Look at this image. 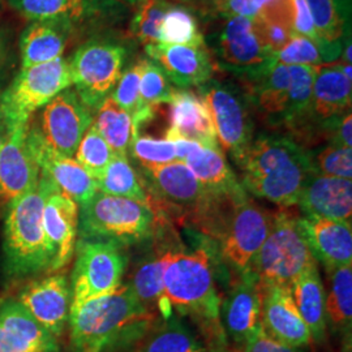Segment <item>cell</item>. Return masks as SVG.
Returning <instances> with one entry per match:
<instances>
[{
  "label": "cell",
  "instance_id": "28",
  "mask_svg": "<svg viewBox=\"0 0 352 352\" xmlns=\"http://www.w3.org/2000/svg\"><path fill=\"white\" fill-rule=\"evenodd\" d=\"M351 80L340 71L338 62L318 65L312 89L311 118L325 123L351 111Z\"/></svg>",
  "mask_w": 352,
  "mask_h": 352
},
{
  "label": "cell",
  "instance_id": "15",
  "mask_svg": "<svg viewBox=\"0 0 352 352\" xmlns=\"http://www.w3.org/2000/svg\"><path fill=\"white\" fill-rule=\"evenodd\" d=\"M171 222L162 223L154 238L146 241V248L136 261L131 279L126 282L140 302L162 318L173 315L164 289V253L171 235Z\"/></svg>",
  "mask_w": 352,
  "mask_h": 352
},
{
  "label": "cell",
  "instance_id": "33",
  "mask_svg": "<svg viewBox=\"0 0 352 352\" xmlns=\"http://www.w3.org/2000/svg\"><path fill=\"white\" fill-rule=\"evenodd\" d=\"M13 11L32 21L59 20L75 25L103 10V0H6Z\"/></svg>",
  "mask_w": 352,
  "mask_h": 352
},
{
  "label": "cell",
  "instance_id": "48",
  "mask_svg": "<svg viewBox=\"0 0 352 352\" xmlns=\"http://www.w3.org/2000/svg\"><path fill=\"white\" fill-rule=\"evenodd\" d=\"M327 131V138L330 145L351 149L352 146V115L351 111L343 113L338 118L321 123Z\"/></svg>",
  "mask_w": 352,
  "mask_h": 352
},
{
  "label": "cell",
  "instance_id": "14",
  "mask_svg": "<svg viewBox=\"0 0 352 352\" xmlns=\"http://www.w3.org/2000/svg\"><path fill=\"white\" fill-rule=\"evenodd\" d=\"M26 144L41 174L49 177L55 188L78 204V206L98 192L96 179L75 158L54 151L43 139L38 126H28Z\"/></svg>",
  "mask_w": 352,
  "mask_h": 352
},
{
  "label": "cell",
  "instance_id": "38",
  "mask_svg": "<svg viewBox=\"0 0 352 352\" xmlns=\"http://www.w3.org/2000/svg\"><path fill=\"white\" fill-rule=\"evenodd\" d=\"M93 126L109 144L115 155L128 157L131 142L133 139L132 116L123 110L111 97L102 102L97 110Z\"/></svg>",
  "mask_w": 352,
  "mask_h": 352
},
{
  "label": "cell",
  "instance_id": "24",
  "mask_svg": "<svg viewBox=\"0 0 352 352\" xmlns=\"http://www.w3.org/2000/svg\"><path fill=\"white\" fill-rule=\"evenodd\" d=\"M302 225L311 252L327 274L352 265L351 222L302 215Z\"/></svg>",
  "mask_w": 352,
  "mask_h": 352
},
{
  "label": "cell",
  "instance_id": "40",
  "mask_svg": "<svg viewBox=\"0 0 352 352\" xmlns=\"http://www.w3.org/2000/svg\"><path fill=\"white\" fill-rule=\"evenodd\" d=\"M318 37L325 42H342L351 24V0H305Z\"/></svg>",
  "mask_w": 352,
  "mask_h": 352
},
{
  "label": "cell",
  "instance_id": "11",
  "mask_svg": "<svg viewBox=\"0 0 352 352\" xmlns=\"http://www.w3.org/2000/svg\"><path fill=\"white\" fill-rule=\"evenodd\" d=\"M213 118L219 146L240 164L253 141L252 103L236 85L210 80L199 88Z\"/></svg>",
  "mask_w": 352,
  "mask_h": 352
},
{
  "label": "cell",
  "instance_id": "29",
  "mask_svg": "<svg viewBox=\"0 0 352 352\" xmlns=\"http://www.w3.org/2000/svg\"><path fill=\"white\" fill-rule=\"evenodd\" d=\"M126 349L129 352H209L204 340L175 314L160 317Z\"/></svg>",
  "mask_w": 352,
  "mask_h": 352
},
{
  "label": "cell",
  "instance_id": "2",
  "mask_svg": "<svg viewBox=\"0 0 352 352\" xmlns=\"http://www.w3.org/2000/svg\"><path fill=\"white\" fill-rule=\"evenodd\" d=\"M238 167L241 186L280 209L295 206L308 179L316 174L312 154L285 135H258Z\"/></svg>",
  "mask_w": 352,
  "mask_h": 352
},
{
  "label": "cell",
  "instance_id": "43",
  "mask_svg": "<svg viewBox=\"0 0 352 352\" xmlns=\"http://www.w3.org/2000/svg\"><path fill=\"white\" fill-rule=\"evenodd\" d=\"M113 151L100 135L96 126H90L80 141L75 153V160L90 175L97 179L113 158Z\"/></svg>",
  "mask_w": 352,
  "mask_h": 352
},
{
  "label": "cell",
  "instance_id": "39",
  "mask_svg": "<svg viewBox=\"0 0 352 352\" xmlns=\"http://www.w3.org/2000/svg\"><path fill=\"white\" fill-rule=\"evenodd\" d=\"M342 42L314 41L292 34L289 42L273 55V60L285 65H321L336 62L342 54Z\"/></svg>",
  "mask_w": 352,
  "mask_h": 352
},
{
  "label": "cell",
  "instance_id": "23",
  "mask_svg": "<svg viewBox=\"0 0 352 352\" xmlns=\"http://www.w3.org/2000/svg\"><path fill=\"white\" fill-rule=\"evenodd\" d=\"M56 338L14 299L0 302V352H56Z\"/></svg>",
  "mask_w": 352,
  "mask_h": 352
},
{
  "label": "cell",
  "instance_id": "27",
  "mask_svg": "<svg viewBox=\"0 0 352 352\" xmlns=\"http://www.w3.org/2000/svg\"><path fill=\"white\" fill-rule=\"evenodd\" d=\"M296 205L302 215L351 222L352 182L314 174L305 183Z\"/></svg>",
  "mask_w": 352,
  "mask_h": 352
},
{
  "label": "cell",
  "instance_id": "49",
  "mask_svg": "<svg viewBox=\"0 0 352 352\" xmlns=\"http://www.w3.org/2000/svg\"><path fill=\"white\" fill-rule=\"evenodd\" d=\"M240 352H299L298 349L289 347L280 340L273 338L265 331L263 325L258 327L247 342L243 344Z\"/></svg>",
  "mask_w": 352,
  "mask_h": 352
},
{
  "label": "cell",
  "instance_id": "6",
  "mask_svg": "<svg viewBox=\"0 0 352 352\" xmlns=\"http://www.w3.org/2000/svg\"><path fill=\"white\" fill-rule=\"evenodd\" d=\"M139 174L155 213L200 234L222 200L204 188L184 162L140 168Z\"/></svg>",
  "mask_w": 352,
  "mask_h": 352
},
{
  "label": "cell",
  "instance_id": "41",
  "mask_svg": "<svg viewBox=\"0 0 352 352\" xmlns=\"http://www.w3.org/2000/svg\"><path fill=\"white\" fill-rule=\"evenodd\" d=\"M160 43L166 45H204L199 21L187 7L174 6L164 14L160 32Z\"/></svg>",
  "mask_w": 352,
  "mask_h": 352
},
{
  "label": "cell",
  "instance_id": "17",
  "mask_svg": "<svg viewBox=\"0 0 352 352\" xmlns=\"http://www.w3.org/2000/svg\"><path fill=\"white\" fill-rule=\"evenodd\" d=\"M145 51L177 89L200 88L213 77V60L205 43L197 46L154 43L145 46Z\"/></svg>",
  "mask_w": 352,
  "mask_h": 352
},
{
  "label": "cell",
  "instance_id": "53",
  "mask_svg": "<svg viewBox=\"0 0 352 352\" xmlns=\"http://www.w3.org/2000/svg\"><path fill=\"white\" fill-rule=\"evenodd\" d=\"M209 8H210V11H215L222 3H225L226 0H202Z\"/></svg>",
  "mask_w": 352,
  "mask_h": 352
},
{
  "label": "cell",
  "instance_id": "13",
  "mask_svg": "<svg viewBox=\"0 0 352 352\" xmlns=\"http://www.w3.org/2000/svg\"><path fill=\"white\" fill-rule=\"evenodd\" d=\"M93 113L75 89H65L43 107L38 129L54 151L74 158L80 141L93 124Z\"/></svg>",
  "mask_w": 352,
  "mask_h": 352
},
{
  "label": "cell",
  "instance_id": "51",
  "mask_svg": "<svg viewBox=\"0 0 352 352\" xmlns=\"http://www.w3.org/2000/svg\"><path fill=\"white\" fill-rule=\"evenodd\" d=\"M10 58V41L0 32V74L4 71Z\"/></svg>",
  "mask_w": 352,
  "mask_h": 352
},
{
  "label": "cell",
  "instance_id": "26",
  "mask_svg": "<svg viewBox=\"0 0 352 352\" xmlns=\"http://www.w3.org/2000/svg\"><path fill=\"white\" fill-rule=\"evenodd\" d=\"M43 228L55 253L51 272H58L74 257L78 234V204L55 188L43 208Z\"/></svg>",
  "mask_w": 352,
  "mask_h": 352
},
{
  "label": "cell",
  "instance_id": "12",
  "mask_svg": "<svg viewBox=\"0 0 352 352\" xmlns=\"http://www.w3.org/2000/svg\"><path fill=\"white\" fill-rule=\"evenodd\" d=\"M126 49L111 42H89L69 60L75 90L91 111L111 96L123 74Z\"/></svg>",
  "mask_w": 352,
  "mask_h": 352
},
{
  "label": "cell",
  "instance_id": "45",
  "mask_svg": "<svg viewBox=\"0 0 352 352\" xmlns=\"http://www.w3.org/2000/svg\"><path fill=\"white\" fill-rule=\"evenodd\" d=\"M316 174L349 179L352 177V149L329 145L312 155Z\"/></svg>",
  "mask_w": 352,
  "mask_h": 352
},
{
  "label": "cell",
  "instance_id": "35",
  "mask_svg": "<svg viewBox=\"0 0 352 352\" xmlns=\"http://www.w3.org/2000/svg\"><path fill=\"white\" fill-rule=\"evenodd\" d=\"M173 85L162 68L151 59H144V67L140 81V101L138 111L132 116L133 136L140 132V128L148 123L155 115L158 106L171 100Z\"/></svg>",
  "mask_w": 352,
  "mask_h": 352
},
{
  "label": "cell",
  "instance_id": "18",
  "mask_svg": "<svg viewBox=\"0 0 352 352\" xmlns=\"http://www.w3.org/2000/svg\"><path fill=\"white\" fill-rule=\"evenodd\" d=\"M28 314L55 338L63 333L69 318L71 287L63 274H52L28 285L19 295Z\"/></svg>",
  "mask_w": 352,
  "mask_h": 352
},
{
  "label": "cell",
  "instance_id": "8",
  "mask_svg": "<svg viewBox=\"0 0 352 352\" xmlns=\"http://www.w3.org/2000/svg\"><path fill=\"white\" fill-rule=\"evenodd\" d=\"M302 225V215L280 209L272 214L270 228L252 265V273L263 287L291 289L302 272L315 263Z\"/></svg>",
  "mask_w": 352,
  "mask_h": 352
},
{
  "label": "cell",
  "instance_id": "36",
  "mask_svg": "<svg viewBox=\"0 0 352 352\" xmlns=\"http://www.w3.org/2000/svg\"><path fill=\"white\" fill-rule=\"evenodd\" d=\"M98 192L126 197L151 206V197L139 171L128 161V157L113 155L111 162L96 179Z\"/></svg>",
  "mask_w": 352,
  "mask_h": 352
},
{
  "label": "cell",
  "instance_id": "20",
  "mask_svg": "<svg viewBox=\"0 0 352 352\" xmlns=\"http://www.w3.org/2000/svg\"><path fill=\"white\" fill-rule=\"evenodd\" d=\"M261 325L267 334L294 349H302L312 343L309 329L305 325L294 302L291 289L278 286L263 287Z\"/></svg>",
  "mask_w": 352,
  "mask_h": 352
},
{
  "label": "cell",
  "instance_id": "31",
  "mask_svg": "<svg viewBox=\"0 0 352 352\" xmlns=\"http://www.w3.org/2000/svg\"><path fill=\"white\" fill-rule=\"evenodd\" d=\"M184 164L204 188L217 199L234 197L245 192L221 148H209L199 144L189 153Z\"/></svg>",
  "mask_w": 352,
  "mask_h": 352
},
{
  "label": "cell",
  "instance_id": "44",
  "mask_svg": "<svg viewBox=\"0 0 352 352\" xmlns=\"http://www.w3.org/2000/svg\"><path fill=\"white\" fill-rule=\"evenodd\" d=\"M128 153L139 164L140 168H151L176 161L174 141L154 139L140 133L133 136Z\"/></svg>",
  "mask_w": 352,
  "mask_h": 352
},
{
  "label": "cell",
  "instance_id": "32",
  "mask_svg": "<svg viewBox=\"0 0 352 352\" xmlns=\"http://www.w3.org/2000/svg\"><path fill=\"white\" fill-rule=\"evenodd\" d=\"M291 294L312 342L321 343L327 336V291L318 273L317 261L309 265L292 283Z\"/></svg>",
  "mask_w": 352,
  "mask_h": 352
},
{
  "label": "cell",
  "instance_id": "10",
  "mask_svg": "<svg viewBox=\"0 0 352 352\" xmlns=\"http://www.w3.org/2000/svg\"><path fill=\"white\" fill-rule=\"evenodd\" d=\"M124 247L109 241L78 239L71 282V308L111 294L123 283L128 257Z\"/></svg>",
  "mask_w": 352,
  "mask_h": 352
},
{
  "label": "cell",
  "instance_id": "22",
  "mask_svg": "<svg viewBox=\"0 0 352 352\" xmlns=\"http://www.w3.org/2000/svg\"><path fill=\"white\" fill-rule=\"evenodd\" d=\"M235 72H244L241 77L252 106L254 104L267 120L279 124L289 100V65L278 63L272 58L261 65Z\"/></svg>",
  "mask_w": 352,
  "mask_h": 352
},
{
  "label": "cell",
  "instance_id": "4",
  "mask_svg": "<svg viewBox=\"0 0 352 352\" xmlns=\"http://www.w3.org/2000/svg\"><path fill=\"white\" fill-rule=\"evenodd\" d=\"M54 189L50 179L41 174L36 188L8 204L3 241L7 277L23 279L51 272L55 253L43 228V208Z\"/></svg>",
  "mask_w": 352,
  "mask_h": 352
},
{
  "label": "cell",
  "instance_id": "50",
  "mask_svg": "<svg viewBox=\"0 0 352 352\" xmlns=\"http://www.w3.org/2000/svg\"><path fill=\"white\" fill-rule=\"evenodd\" d=\"M266 0H226L214 12L219 16L230 17H245L254 19L264 8Z\"/></svg>",
  "mask_w": 352,
  "mask_h": 352
},
{
  "label": "cell",
  "instance_id": "37",
  "mask_svg": "<svg viewBox=\"0 0 352 352\" xmlns=\"http://www.w3.org/2000/svg\"><path fill=\"white\" fill-rule=\"evenodd\" d=\"M318 65H289V100L279 124L294 128L311 118L312 89Z\"/></svg>",
  "mask_w": 352,
  "mask_h": 352
},
{
  "label": "cell",
  "instance_id": "46",
  "mask_svg": "<svg viewBox=\"0 0 352 352\" xmlns=\"http://www.w3.org/2000/svg\"><path fill=\"white\" fill-rule=\"evenodd\" d=\"M144 67V59L133 64L129 69L122 74L120 80L111 93V98L131 116L138 111L140 101V81Z\"/></svg>",
  "mask_w": 352,
  "mask_h": 352
},
{
  "label": "cell",
  "instance_id": "7",
  "mask_svg": "<svg viewBox=\"0 0 352 352\" xmlns=\"http://www.w3.org/2000/svg\"><path fill=\"white\" fill-rule=\"evenodd\" d=\"M167 222L142 202L97 192L78 206V236L120 247L146 243ZM170 222V221H168Z\"/></svg>",
  "mask_w": 352,
  "mask_h": 352
},
{
  "label": "cell",
  "instance_id": "47",
  "mask_svg": "<svg viewBox=\"0 0 352 352\" xmlns=\"http://www.w3.org/2000/svg\"><path fill=\"white\" fill-rule=\"evenodd\" d=\"M289 20L294 34L311 38L314 41H322L318 37L314 19L305 0H289Z\"/></svg>",
  "mask_w": 352,
  "mask_h": 352
},
{
  "label": "cell",
  "instance_id": "30",
  "mask_svg": "<svg viewBox=\"0 0 352 352\" xmlns=\"http://www.w3.org/2000/svg\"><path fill=\"white\" fill-rule=\"evenodd\" d=\"M74 24L59 20L32 21L20 37L23 68L47 63L63 55Z\"/></svg>",
  "mask_w": 352,
  "mask_h": 352
},
{
  "label": "cell",
  "instance_id": "3",
  "mask_svg": "<svg viewBox=\"0 0 352 352\" xmlns=\"http://www.w3.org/2000/svg\"><path fill=\"white\" fill-rule=\"evenodd\" d=\"M161 316L148 311L128 283L109 295L69 311V340L74 352L126 349Z\"/></svg>",
  "mask_w": 352,
  "mask_h": 352
},
{
  "label": "cell",
  "instance_id": "9",
  "mask_svg": "<svg viewBox=\"0 0 352 352\" xmlns=\"http://www.w3.org/2000/svg\"><path fill=\"white\" fill-rule=\"evenodd\" d=\"M72 85L69 60L63 56L23 68L0 96V106L11 131L28 124L33 113Z\"/></svg>",
  "mask_w": 352,
  "mask_h": 352
},
{
  "label": "cell",
  "instance_id": "21",
  "mask_svg": "<svg viewBox=\"0 0 352 352\" xmlns=\"http://www.w3.org/2000/svg\"><path fill=\"white\" fill-rule=\"evenodd\" d=\"M28 126L12 129L0 149V201L10 204L38 186L41 170L26 144Z\"/></svg>",
  "mask_w": 352,
  "mask_h": 352
},
{
  "label": "cell",
  "instance_id": "5",
  "mask_svg": "<svg viewBox=\"0 0 352 352\" xmlns=\"http://www.w3.org/2000/svg\"><path fill=\"white\" fill-rule=\"evenodd\" d=\"M272 214L245 190L222 200L202 236L210 240L219 263L231 277L252 273V265L267 236Z\"/></svg>",
  "mask_w": 352,
  "mask_h": 352
},
{
  "label": "cell",
  "instance_id": "52",
  "mask_svg": "<svg viewBox=\"0 0 352 352\" xmlns=\"http://www.w3.org/2000/svg\"><path fill=\"white\" fill-rule=\"evenodd\" d=\"M11 132H12V131H11V128L8 126V123H7V120H6V116H4L3 110H1V106H0V149L3 148L4 142L7 141Z\"/></svg>",
  "mask_w": 352,
  "mask_h": 352
},
{
  "label": "cell",
  "instance_id": "42",
  "mask_svg": "<svg viewBox=\"0 0 352 352\" xmlns=\"http://www.w3.org/2000/svg\"><path fill=\"white\" fill-rule=\"evenodd\" d=\"M173 7L168 0H139L131 23V34L144 46L160 43L164 14Z\"/></svg>",
  "mask_w": 352,
  "mask_h": 352
},
{
  "label": "cell",
  "instance_id": "25",
  "mask_svg": "<svg viewBox=\"0 0 352 352\" xmlns=\"http://www.w3.org/2000/svg\"><path fill=\"white\" fill-rule=\"evenodd\" d=\"M217 47L221 60L234 71L257 67L273 58L258 36L254 21L245 17L226 19Z\"/></svg>",
  "mask_w": 352,
  "mask_h": 352
},
{
  "label": "cell",
  "instance_id": "1",
  "mask_svg": "<svg viewBox=\"0 0 352 352\" xmlns=\"http://www.w3.org/2000/svg\"><path fill=\"white\" fill-rule=\"evenodd\" d=\"M199 241L188 248L173 230L164 253V296L173 312L187 316L199 327L209 352H223L227 340L217 289L221 263L210 240L201 235Z\"/></svg>",
  "mask_w": 352,
  "mask_h": 352
},
{
  "label": "cell",
  "instance_id": "19",
  "mask_svg": "<svg viewBox=\"0 0 352 352\" xmlns=\"http://www.w3.org/2000/svg\"><path fill=\"white\" fill-rule=\"evenodd\" d=\"M170 104V120L164 139L187 140L202 146L221 148L217 140L213 118L200 93L174 88Z\"/></svg>",
  "mask_w": 352,
  "mask_h": 352
},
{
  "label": "cell",
  "instance_id": "34",
  "mask_svg": "<svg viewBox=\"0 0 352 352\" xmlns=\"http://www.w3.org/2000/svg\"><path fill=\"white\" fill-rule=\"evenodd\" d=\"M329 276L327 294V325L338 333L350 347L352 330V265L343 266Z\"/></svg>",
  "mask_w": 352,
  "mask_h": 352
},
{
  "label": "cell",
  "instance_id": "16",
  "mask_svg": "<svg viewBox=\"0 0 352 352\" xmlns=\"http://www.w3.org/2000/svg\"><path fill=\"white\" fill-rule=\"evenodd\" d=\"M221 321L226 340L239 347L261 327V294L253 273L232 277L221 304Z\"/></svg>",
  "mask_w": 352,
  "mask_h": 352
}]
</instances>
